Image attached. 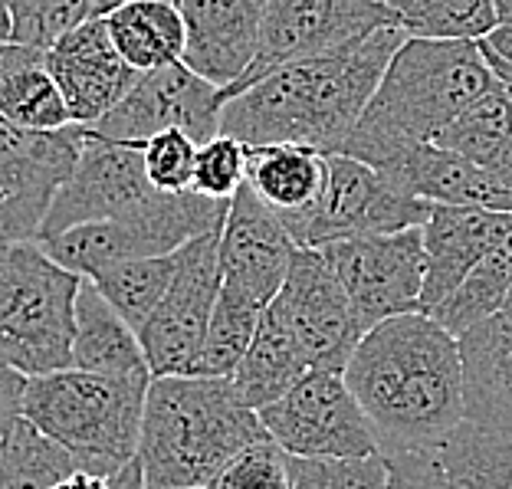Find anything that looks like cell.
<instances>
[{
	"instance_id": "6da1fadb",
	"label": "cell",
	"mask_w": 512,
	"mask_h": 489,
	"mask_svg": "<svg viewBox=\"0 0 512 489\" xmlns=\"http://www.w3.org/2000/svg\"><path fill=\"white\" fill-rule=\"evenodd\" d=\"M345 381L384 450L437 453L463 421L460 342L427 312L384 319L362 335Z\"/></svg>"
},
{
	"instance_id": "7a4b0ae2",
	"label": "cell",
	"mask_w": 512,
	"mask_h": 489,
	"mask_svg": "<svg viewBox=\"0 0 512 489\" xmlns=\"http://www.w3.org/2000/svg\"><path fill=\"white\" fill-rule=\"evenodd\" d=\"M404 40L407 33L391 23L339 50L273 69L227 99L220 132L250 148L309 145L335 155L362 119Z\"/></svg>"
},
{
	"instance_id": "3957f363",
	"label": "cell",
	"mask_w": 512,
	"mask_h": 489,
	"mask_svg": "<svg viewBox=\"0 0 512 489\" xmlns=\"http://www.w3.org/2000/svg\"><path fill=\"white\" fill-rule=\"evenodd\" d=\"M496 86L480 40L407 37L335 155L362 158L381 171L411 145L434 142L460 112Z\"/></svg>"
},
{
	"instance_id": "277c9868",
	"label": "cell",
	"mask_w": 512,
	"mask_h": 489,
	"mask_svg": "<svg viewBox=\"0 0 512 489\" xmlns=\"http://www.w3.org/2000/svg\"><path fill=\"white\" fill-rule=\"evenodd\" d=\"M266 437L234 378H151L138 440L145 489H207L240 450Z\"/></svg>"
},
{
	"instance_id": "5b68a950",
	"label": "cell",
	"mask_w": 512,
	"mask_h": 489,
	"mask_svg": "<svg viewBox=\"0 0 512 489\" xmlns=\"http://www.w3.org/2000/svg\"><path fill=\"white\" fill-rule=\"evenodd\" d=\"M151 371L102 375L63 368L27 378L23 417L73 450L89 473H115L138 460Z\"/></svg>"
},
{
	"instance_id": "8992f818",
	"label": "cell",
	"mask_w": 512,
	"mask_h": 489,
	"mask_svg": "<svg viewBox=\"0 0 512 489\" xmlns=\"http://www.w3.org/2000/svg\"><path fill=\"white\" fill-rule=\"evenodd\" d=\"M83 283L40 240L0 237V355L20 375L37 378L73 368Z\"/></svg>"
},
{
	"instance_id": "52a82bcc",
	"label": "cell",
	"mask_w": 512,
	"mask_h": 489,
	"mask_svg": "<svg viewBox=\"0 0 512 489\" xmlns=\"http://www.w3.org/2000/svg\"><path fill=\"white\" fill-rule=\"evenodd\" d=\"M230 201H211L194 191L161 194L155 207L125 220H96V224L73 227L66 234L40 240L53 260L83 279H96L109 266L142 256H165L181 250L194 237L220 230L227 220Z\"/></svg>"
},
{
	"instance_id": "ba28073f",
	"label": "cell",
	"mask_w": 512,
	"mask_h": 489,
	"mask_svg": "<svg viewBox=\"0 0 512 489\" xmlns=\"http://www.w3.org/2000/svg\"><path fill=\"white\" fill-rule=\"evenodd\" d=\"M427 217V201L398 188L368 161L352 155H329V178H325L319 201L306 214L279 220L299 247H322V243L342 237L424 227Z\"/></svg>"
},
{
	"instance_id": "9c48e42d",
	"label": "cell",
	"mask_w": 512,
	"mask_h": 489,
	"mask_svg": "<svg viewBox=\"0 0 512 489\" xmlns=\"http://www.w3.org/2000/svg\"><path fill=\"white\" fill-rule=\"evenodd\" d=\"M83 125L23 128L0 115V237L37 240L63 184L73 178Z\"/></svg>"
},
{
	"instance_id": "30bf717a",
	"label": "cell",
	"mask_w": 512,
	"mask_h": 489,
	"mask_svg": "<svg viewBox=\"0 0 512 489\" xmlns=\"http://www.w3.org/2000/svg\"><path fill=\"white\" fill-rule=\"evenodd\" d=\"M260 421L293 457H371L381 453L365 407L345 371H309L283 398L266 404Z\"/></svg>"
},
{
	"instance_id": "8fae6325",
	"label": "cell",
	"mask_w": 512,
	"mask_h": 489,
	"mask_svg": "<svg viewBox=\"0 0 512 489\" xmlns=\"http://www.w3.org/2000/svg\"><path fill=\"white\" fill-rule=\"evenodd\" d=\"M316 250L339 276L365 332L384 319L421 312V289L427 273L421 227L342 237L322 243Z\"/></svg>"
},
{
	"instance_id": "7c38bea8",
	"label": "cell",
	"mask_w": 512,
	"mask_h": 489,
	"mask_svg": "<svg viewBox=\"0 0 512 489\" xmlns=\"http://www.w3.org/2000/svg\"><path fill=\"white\" fill-rule=\"evenodd\" d=\"M220 296V230L178 250V270L155 312L138 329L151 378L194 375Z\"/></svg>"
},
{
	"instance_id": "4fadbf2b",
	"label": "cell",
	"mask_w": 512,
	"mask_h": 489,
	"mask_svg": "<svg viewBox=\"0 0 512 489\" xmlns=\"http://www.w3.org/2000/svg\"><path fill=\"white\" fill-rule=\"evenodd\" d=\"M161 194L165 191H158L148 181L142 145L115 142V138H102L86 128L73 178L56 194L37 240H50L73 227L96 224V220L138 217L148 207H155Z\"/></svg>"
},
{
	"instance_id": "5bb4252c",
	"label": "cell",
	"mask_w": 512,
	"mask_h": 489,
	"mask_svg": "<svg viewBox=\"0 0 512 489\" xmlns=\"http://www.w3.org/2000/svg\"><path fill=\"white\" fill-rule=\"evenodd\" d=\"M391 23L398 14L384 0H270L253 63L227 89V99L279 66L339 50Z\"/></svg>"
},
{
	"instance_id": "9a60e30c",
	"label": "cell",
	"mask_w": 512,
	"mask_h": 489,
	"mask_svg": "<svg viewBox=\"0 0 512 489\" xmlns=\"http://www.w3.org/2000/svg\"><path fill=\"white\" fill-rule=\"evenodd\" d=\"M227 106V89L194 73L188 63L161 66L155 73H142L138 83L128 89V96L109 115H102L96 125H86L89 132L115 142L142 145L151 135L165 128H181L197 145L220 132V115Z\"/></svg>"
},
{
	"instance_id": "2e32d148",
	"label": "cell",
	"mask_w": 512,
	"mask_h": 489,
	"mask_svg": "<svg viewBox=\"0 0 512 489\" xmlns=\"http://www.w3.org/2000/svg\"><path fill=\"white\" fill-rule=\"evenodd\" d=\"M279 316L293 329L312 371H345L365 335L352 299L316 247H299L289 276L273 299Z\"/></svg>"
},
{
	"instance_id": "e0dca14e",
	"label": "cell",
	"mask_w": 512,
	"mask_h": 489,
	"mask_svg": "<svg viewBox=\"0 0 512 489\" xmlns=\"http://www.w3.org/2000/svg\"><path fill=\"white\" fill-rule=\"evenodd\" d=\"M299 243L243 181L220 227V289L266 309L283 289Z\"/></svg>"
},
{
	"instance_id": "ac0fdd59",
	"label": "cell",
	"mask_w": 512,
	"mask_h": 489,
	"mask_svg": "<svg viewBox=\"0 0 512 489\" xmlns=\"http://www.w3.org/2000/svg\"><path fill=\"white\" fill-rule=\"evenodd\" d=\"M46 66L60 86L69 119L96 125L138 83V69L112 43L106 17H92L46 50Z\"/></svg>"
},
{
	"instance_id": "d6986e66",
	"label": "cell",
	"mask_w": 512,
	"mask_h": 489,
	"mask_svg": "<svg viewBox=\"0 0 512 489\" xmlns=\"http://www.w3.org/2000/svg\"><path fill=\"white\" fill-rule=\"evenodd\" d=\"M421 230L427 256L421 312H434L483 256H490L512 237V214L486 211V207L430 204V217Z\"/></svg>"
},
{
	"instance_id": "ffe728a7",
	"label": "cell",
	"mask_w": 512,
	"mask_h": 489,
	"mask_svg": "<svg viewBox=\"0 0 512 489\" xmlns=\"http://www.w3.org/2000/svg\"><path fill=\"white\" fill-rule=\"evenodd\" d=\"M188 46L184 63L230 89L250 69L270 0H178Z\"/></svg>"
},
{
	"instance_id": "44dd1931",
	"label": "cell",
	"mask_w": 512,
	"mask_h": 489,
	"mask_svg": "<svg viewBox=\"0 0 512 489\" xmlns=\"http://www.w3.org/2000/svg\"><path fill=\"white\" fill-rule=\"evenodd\" d=\"M381 174L427 204L486 207V211L512 214V188L499 184L493 174L476 168L457 151L440 148L434 142L401 151L388 168H381Z\"/></svg>"
},
{
	"instance_id": "7402d4cb",
	"label": "cell",
	"mask_w": 512,
	"mask_h": 489,
	"mask_svg": "<svg viewBox=\"0 0 512 489\" xmlns=\"http://www.w3.org/2000/svg\"><path fill=\"white\" fill-rule=\"evenodd\" d=\"M467 424L512 434V309L460 335Z\"/></svg>"
},
{
	"instance_id": "603a6c76",
	"label": "cell",
	"mask_w": 512,
	"mask_h": 489,
	"mask_svg": "<svg viewBox=\"0 0 512 489\" xmlns=\"http://www.w3.org/2000/svg\"><path fill=\"white\" fill-rule=\"evenodd\" d=\"M329 155L309 145H247V184L263 204L289 220L322 197Z\"/></svg>"
},
{
	"instance_id": "cb8c5ba5",
	"label": "cell",
	"mask_w": 512,
	"mask_h": 489,
	"mask_svg": "<svg viewBox=\"0 0 512 489\" xmlns=\"http://www.w3.org/2000/svg\"><path fill=\"white\" fill-rule=\"evenodd\" d=\"M309 362L302 355V348L296 342L293 329L286 325V319L279 316V309L266 306L260 325L253 332V342L247 348V355L240 358V365L234 371V384L240 391V398L247 401L253 411H263L266 404L279 401L293 384L309 375Z\"/></svg>"
},
{
	"instance_id": "d4e9b609",
	"label": "cell",
	"mask_w": 512,
	"mask_h": 489,
	"mask_svg": "<svg viewBox=\"0 0 512 489\" xmlns=\"http://www.w3.org/2000/svg\"><path fill=\"white\" fill-rule=\"evenodd\" d=\"M73 368L102 371V375H138L148 371L138 332L128 325L115 306L86 279L76 299V339Z\"/></svg>"
},
{
	"instance_id": "484cf974",
	"label": "cell",
	"mask_w": 512,
	"mask_h": 489,
	"mask_svg": "<svg viewBox=\"0 0 512 489\" xmlns=\"http://www.w3.org/2000/svg\"><path fill=\"white\" fill-rule=\"evenodd\" d=\"M0 115L23 128L73 125L63 92L46 66V50L0 43Z\"/></svg>"
},
{
	"instance_id": "4316f807",
	"label": "cell",
	"mask_w": 512,
	"mask_h": 489,
	"mask_svg": "<svg viewBox=\"0 0 512 489\" xmlns=\"http://www.w3.org/2000/svg\"><path fill=\"white\" fill-rule=\"evenodd\" d=\"M102 17L112 43L138 73H155L161 66L184 60L188 30L181 7L171 0H128Z\"/></svg>"
},
{
	"instance_id": "83f0119b",
	"label": "cell",
	"mask_w": 512,
	"mask_h": 489,
	"mask_svg": "<svg viewBox=\"0 0 512 489\" xmlns=\"http://www.w3.org/2000/svg\"><path fill=\"white\" fill-rule=\"evenodd\" d=\"M434 145L457 151L476 168L493 174L499 184L512 188V109L506 92L496 86L476 99L434 138Z\"/></svg>"
},
{
	"instance_id": "f1b7e54d",
	"label": "cell",
	"mask_w": 512,
	"mask_h": 489,
	"mask_svg": "<svg viewBox=\"0 0 512 489\" xmlns=\"http://www.w3.org/2000/svg\"><path fill=\"white\" fill-rule=\"evenodd\" d=\"M79 470H86L83 460L27 417L0 437V489H56Z\"/></svg>"
},
{
	"instance_id": "f546056e",
	"label": "cell",
	"mask_w": 512,
	"mask_h": 489,
	"mask_svg": "<svg viewBox=\"0 0 512 489\" xmlns=\"http://www.w3.org/2000/svg\"><path fill=\"white\" fill-rule=\"evenodd\" d=\"M437 457L450 489H512V434L463 421Z\"/></svg>"
},
{
	"instance_id": "4dcf8cb0",
	"label": "cell",
	"mask_w": 512,
	"mask_h": 489,
	"mask_svg": "<svg viewBox=\"0 0 512 489\" xmlns=\"http://www.w3.org/2000/svg\"><path fill=\"white\" fill-rule=\"evenodd\" d=\"M509 289H512V237L503 247H496L490 256H483V260L463 276V283L453 289L434 312H427V316H434L450 335L460 339L473 325H480L483 319H490L496 312L506 309Z\"/></svg>"
},
{
	"instance_id": "1f68e13d",
	"label": "cell",
	"mask_w": 512,
	"mask_h": 489,
	"mask_svg": "<svg viewBox=\"0 0 512 489\" xmlns=\"http://www.w3.org/2000/svg\"><path fill=\"white\" fill-rule=\"evenodd\" d=\"M174 270H178V250L165 256H142V260L115 263L106 273L92 279V283L112 302L115 312L138 332L145 319L155 312L161 296L168 293Z\"/></svg>"
},
{
	"instance_id": "d6a6232c",
	"label": "cell",
	"mask_w": 512,
	"mask_h": 489,
	"mask_svg": "<svg viewBox=\"0 0 512 489\" xmlns=\"http://www.w3.org/2000/svg\"><path fill=\"white\" fill-rule=\"evenodd\" d=\"M398 27L424 40H486L499 27L493 0H411Z\"/></svg>"
},
{
	"instance_id": "836d02e7",
	"label": "cell",
	"mask_w": 512,
	"mask_h": 489,
	"mask_svg": "<svg viewBox=\"0 0 512 489\" xmlns=\"http://www.w3.org/2000/svg\"><path fill=\"white\" fill-rule=\"evenodd\" d=\"M260 316H263L260 306H253V302L237 299V296H230L220 289L194 375L234 378L240 358L247 355V348L253 342V332H256V325H260Z\"/></svg>"
},
{
	"instance_id": "e575fe53",
	"label": "cell",
	"mask_w": 512,
	"mask_h": 489,
	"mask_svg": "<svg viewBox=\"0 0 512 489\" xmlns=\"http://www.w3.org/2000/svg\"><path fill=\"white\" fill-rule=\"evenodd\" d=\"M391 467L384 453L371 457H293L289 489H388Z\"/></svg>"
},
{
	"instance_id": "d590c367",
	"label": "cell",
	"mask_w": 512,
	"mask_h": 489,
	"mask_svg": "<svg viewBox=\"0 0 512 489\" xmlns=\"http://www.w3.org/2000/svg\"><path fill=\"white\" fill-rule=\"evenodd\" d=\"M92 17H99L96 0H10V43L50 50L56 40Z\"/></svg>"
},
{
	"instance_id": "8d00e7d4",
	"label": "cell",
	"mask_w": 512,
	"mask_h": 489,
	"mask_svg": "<svg viewBox=\"0 0 512 489\" xmlns=\"http://www.w3.org/2000/svg\"><path fill=\"white\" fill-rule=\"evenodd\" d=\"M247 181V145L234 135L217 132L197 148V165L191 191L211 201H234Z\"/></svg>"
},
{
	"instance_id": "74e56055",
	"label": "cell",
	"mask_w": 512,
	"mask_h": 489,
	"mask_svg": "<svg viewBox=\"0 0 512 489\" xmlns=\"http://www.w3.org/2000/svg\"><path fill=\"white\" fill-rule=\"evenodd\" d=\"M197 148L201 145L188 132H181V128H165V132L151 135L148 142H142L148 181L165 194L191 191Z\"/></svg>"
},
{
	"instance_id": "f35d334b",
	"label": "cell",
	"mask_w": 512,
	"mask_h": 489,
	"mask_svg": "<svg viewBox=\"0 0 512 489\" xmlns=\"http://www.w3.org/2000/svg\"><path fill=\"white\" fill-rule=\"evenodd\" d=\"M207 489H289V453L273 437L240 450Z\"/></svg>"
},
{
	"instance_id": "ab89813d",
	"label": "cell",
	"mask_w": 512,
	"mask_h": 489,
	"mask_svg": "<svg viewBox=\"0 0 512 489\" xmlns=\"http://www.w3.org/2000/svg\"><path fill=\"white\" fill-rule=\"evenodd\" d=\"M391 467L388 489H450L444 463L437 453L424 450H384Z\"/></svg>"
},
{
	"instance_id": "60d3db41",
	"label": "cell",
	"mask_w": 512,
	"mask_h": 489,
	"mask_svg": "<svg viewBox=\"0 0 512 489\" xmlns=\"http://www.w3.org/2000/svg\"><path fill=\"white\" fill-rule=\"evenodd\" d=\"M56 489H145V473H142V463L132 460V463H125V467L115 470V473L79 470L73 476H66V480Z\"/></svg>"
},
{
	"instance_id": "b9f144b4",
	"label": "cell",
	"mask_w": 512,
	"mask_h": 489,
	"mask_svg": "<svg viewBox=\"0 0 512 489\" xmlns=\"http://www.w3.org/2000/svg\"><path fill=\"white\" fill-rule=\"evenodd\" d=\"M23 388H27V375L0 355V437L7 434L10 424L23 417Z\"/></svg>"
},
{
	"instance_id": "7bdbcfd3",
	"label": "cell",
	"mask_w": 512,
	"mask_h": 489,
	"mask_svg": "<svg viewBox=\"0 0 512 489\" xmlns=\"http://www.w3.org/2000/svg\"><path fill=\"white\" fill-rule=\"evenodd\" d=\"M480 46H483V56H486V63H490V69H493V76H496V83H499V89L506 92V99H509V109H512V63H506L503 56H496L490 46H486L483 40H480Z\"/></svg>"
},
{
	"instance_id": "ee69618b",
	"label": "cell",
	"mask_w": 512,
	"mask_h": 489,
	"mask_svg": "<svg viewBox=\"0 0 512 489\" xmlns=\"http://www.w3.org/2000/svg\"><path fill=\"white\" fill-rule=\"evenodd\" d=\"M483 43L490 46L496 56H503L506 63H512V27H496Z\"/></svg>"
},
{
	"instance_id": "f6af8a7d",
	"label": "cell",
	"mask_w": 512,
	"mask_h": 489,
	"mask_svg": "<svg viewBox=\"0 0 512 489\" xmlns=\"http://www.w3.org/2000/svg\"><path fill=\"white\" fill-rule=\"evenodd\" d=\"M10 30H14V20H10V0H0V43H10Z\"/></svg>"
},
{
	"instance_id": "bcb514c9",
	"label": "cell",
	"mask_w": 512,
	"mask_h": 489,
	"mask_svg": "<svg viewBox=\"0 0 512 489\" xmlns=\"http://www.w3.org/2000/svg\"><path fill=\"white\" fill-rule=\"evenodd\" d=\"M499 27H512V0H493Z\"/></svg>"
},
{
	"instance_id": "7dc6e473",
	"label": "cell",
	"mask_w": 512,
	"mask_h": 489,
	"mask_svg": "<svg viewBox=\"0 0 512 489\" xmlns=\"http://www.w3.org/2000/svg\"><path fill=\"white\" fill-rule=\"evenodd\" d=\"M119 4H128V0H96V14H109L112 7H119ZM171 4H178V0H171Z\"/></svg>"
},
{
	"instance_id": "c3c4849f",
	"label": "cell",
	"mask_w": 512,
	"mask_h": 489,
	"mask_svg": "<svg viewBox=\"0 0 512 489\" xmlns=\"http://www.w3.org/2000/svg\"><path fill=\"white\" fill-rule=\"evenodd\" d=\"M407 4H411V0H388V7L394 10V14H398V10H404Z\"/></svg>"
},
{
	"instance_id": "681fc988",
	"label": "cell",
	"mask_w": 512,
	"mask_h": 489,
	"mask_svg": "<svg viewBox=\"0 0 512 489\" xmlns=\"http://www.w3.org/2000/svg\"><path fill=\"white\" fill-rule=\"evenodd\" d=\"M506 309H512V289H509V299H506Z\"/></svg>"
},
{
	"instance_id": "f907efd6",
	"label": "cell",
	"mask_w": 512,
	"mask_h": 489,
	"mask_svg": "<svg viewBox=\"0 0 512 489\" xmlns=\"http://www.w3.org/2000/svg\"><path fill=\"white\" fill-rule=\"evenodd\" d=\"M384 4H388V0H384Z\"/></svg>"
}]
</instances>
